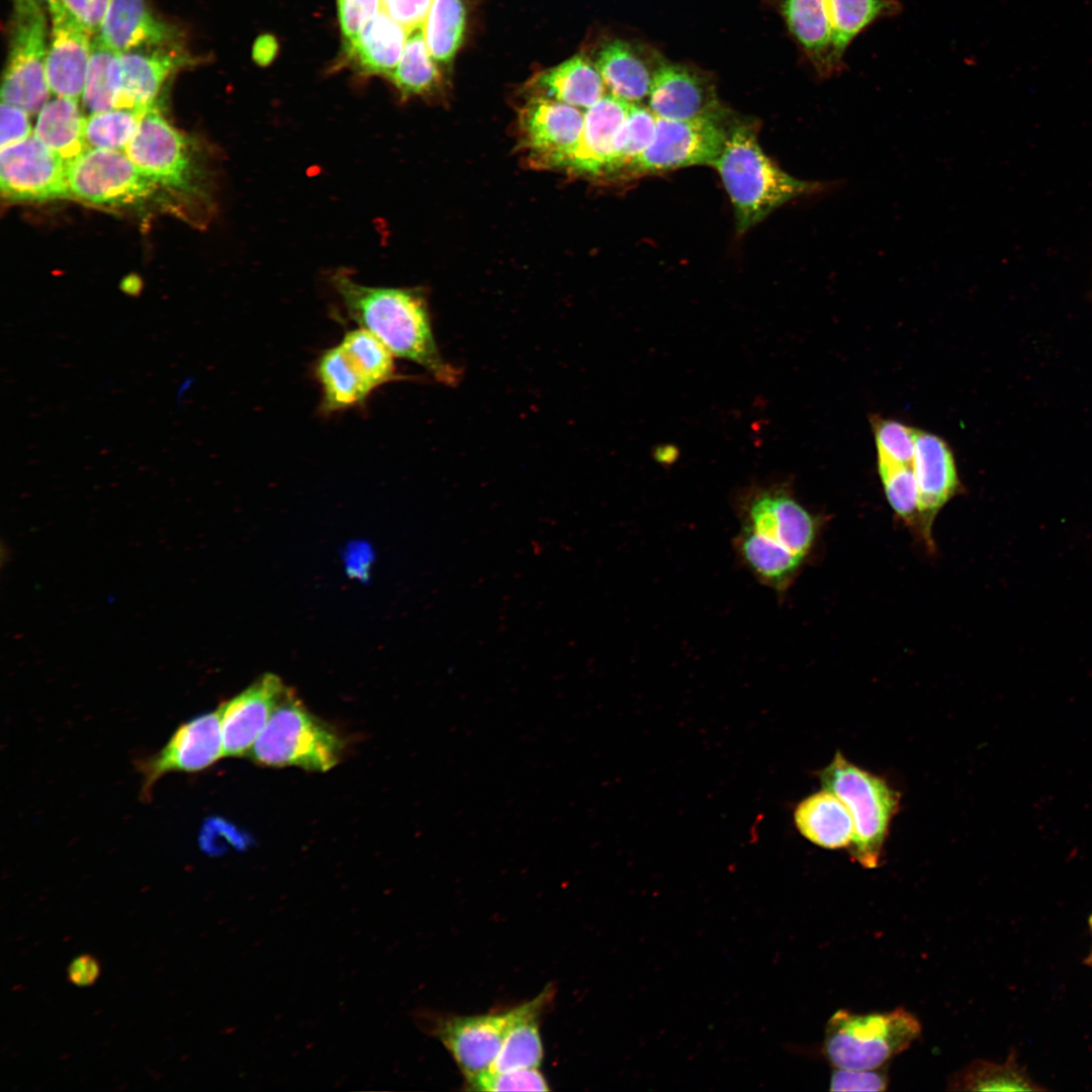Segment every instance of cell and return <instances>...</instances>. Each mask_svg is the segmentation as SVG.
<instances>
[{
  "label": "cell",
  "mask_w": 1092,
  "mask_h": 1092,
  "mask_svg": "<svg viewBox=\"0 0 1092 1092\" xmlns=\"http://www.w3.org/2000/svg\"><path fill=\"white\" fill-rule=\"evenodd\" d=\"M65 10L90 33L98 32L112 0H59Z\"/></svg>",
  "instance_id": "obj_45"
},
{
  "label": "cell",
  "mask_w": 1092,
  "mask_h": 1092,
  "mask_svg": "<svg viewBox=\"0 0 1092 1092\" xmlns=\"http://www.w3.org/2000/svg\"><path fill=\"white\" fill-rule=\"evenodd\" d=\"M224 756L219 710L182 723L157 752L135 760L140 797L152 800L156 783L169 772H198Z\"/></svg>",
  "instance_id": "obj_9"
},
{
  "label": "cell",
  "mask_w": 1092,
  "mask_h": 1092,
  "mask_svg": "<svg viewBox=\"0 0 1092 1092\" xmlns=\"http://www.w3.org/2000/svg\"><path fill=\"white\" fill-rule=\"evenodd\" d=\"M34 1H36V2H37V3H39L40 5H46V6H48V5H49V4H50V3H51V2L53 1V0H34Z\"/></svg>",
  "instance_id": "obj_51"
},
{
  "label": "cell",
  "mask_w": 1092,
  "mask_h": 1092,
  "mask_svg": "<svg viewBox=\"0 0 1092 1092\" xmlns=\"http://www.w3.org/2000/svg\"><path fill=\"white\" fill-rule=\"evenodd\" d=\"M466 7L464 0H434L423 25L425 39L432 58L449 65L458 52L465 34Z\"/></svg>",
  "instance_id": "obj_34"
},
{
  "label": "cell",
  "mask_w": 1092,
  "mask_h": 1092,
  "mask_svg": "<svg viewBox=\"0 0 1092 1092\" xmlns=\"http://www.w3.org/2000/svg\"><path fill=\"white\" fill-rule=\"evenodd\" d=\"M124 153L157 184L187 188L193 162L185 138L153 106L147 109Z\"/></svg>",
  "instance_id": "obj_13"
},
{
  "label": "cell",
  "mask_w": 1092,
  "mask_h": 1092,
  "mask_svg": "<svg viewBox=\"0 0 1092 1092\" xmlns=\"http://www.w3.org/2000/svg\"><path fill=\"white\" fill-rule=\"evenodd\" d=\"M779 8L794 40L817 75L835 73L832 33L826 0H779Z\"/></svg>",
  "instance_id": "obj_23"
},
{
  "label": "cell",
  "mask_w": 1092,
  "mask_h": 1092,
  "mask_svg": "<svg viewBox=\"0 0 1092 1092\" xmlns=\"http://www.w3.org/2000/svg\"><path fill=\"white\" fill-rule=\"evenodd\" d=\"M734 509L737 560L762 585L786 592L815 545L817 518L784 484L750 486L736 496Z\"/></svg>",
  "instance_id": "obj_1"
},
{
  "label": "cell",
  "mask_w": 1092,
  "mask_h": 1092,
  "mask_svg": "<svg viewBox=\"0 0 1092 1092\" xmlns=\"http://www.w3.org/2000/svg\"><path fill=\"white\" fill-rule=\"evenodd\" d=\"M754 121L734 120L723 151L713 167L730 197L739 234L774 210L818 185L799 180L774 163L762 151Z\"/></svg>",
  "instance_id": "obj_3"
},
{
  "label": "cell",
  "mask_w": 1092,
  "mask_h": 1092,
  "mask_svg": "<svg viewBox=\"0 0 1092 1092\" xmlns=\"http://www.w3.org/2000/svg\"><path fill=\"white\" fill-rule=\"evenodd\" d=\"M71 194L95 204L123 205L153 193L155 183L121 151L87 149L67 165Z\"/></svg>",
  "instance_id": "obj_10"
},
{
  "label": "cell",
  "mask_w": 1092,
  "mask_h": 1092,
  "mask_svg": "<svg viewBox=\"0 0 1092 1092\" xmlns=\"http://www.w3.org/2000/svg\"><path fill=\"white\" fill-rule=\"evenodd\" d=\"M189 59L178 44L120 53L116 109L146 111L153 107L165 81Z\"/></svg>",
  "instance_id": "obj_19"
},
{
  "label": "cell",
  "mask_w": 1092,
  "mask_h": 1092,
  "mask_svg": "<svg viewBox=\"0 0 1092 1092\" xmlns=\"http://www.w3.org/2000/svg\"><path fill=\"white\" fill-rule=\"evenodd\" d=\"M470 1089L478 1091H548L544 1076L537 1068L504 1072L484 1071L466 1079Z\"/></svg>",
  "instance_id": "obj_40"
},
{
  "label": "cell",
  "mask_w": 1092,
  "mask_h": 1092,
  "mask_svg": "<svg viewBox=\"0 0 1092 1092\" xmlns=\"http://www.w3.org/2000/svg\"><path fill=\"white\" fill-rule=\"evenodd\" d=\"M122 289L128 294H138L140 282L136 279H127L122 284Z\"/></svg>",
  "instance_id": "obj_49"
},
{
  "label": "cell",
  "mask_w": 1092,
  "mask_h": 1092,
  "mask_svg": "<svg viewBox=\"0 0 1092 1092\" xmlns=\"http://www.w3.org/2000/svg\"><path fill=\"white\" fill-rule=\"evenodd\" d=\"M314 375L322 390L323 415L361 406L374 391L340 344L323 351Z\"/></svg>",
  "instance_id": "obj_26"
},
{
  "label": "cell",
  "mask_w": 1092,
  "mask_h": 1092,
  "mask_svg": "<svg viewBox=\"0 0 1092 1092\" xmlns=\"http://www.w3.org/2000/svg\"><path fill=\"white\" fill-rule=\"evenodd\" d=\"M879 471L892 509L908 525L918 529V488L913 466L879 465Z\"/></svg>",
  "instance_id": "obj_38"
},
{
  "label": "cell",
  "mask_w": 1092,
  "mask_h": 1092,
  "mask_svg": "<svg viewBox=\"0 0 1092 1092\" xmlns=\"http://www.w3.org/2000/svg\"><path fill=\"white\" fill-rule=\"evenodd\" d=\"M728 109L688 120L657 117L648 148L628 167L637 174L712 165L720 157L733 123Z\"/></svg>",
  "instance_id": "obj_8"
},
{
  "label": "cell",
  "mask_w": 1092,
  "mask_h": 1092,
  "mask_svg": "<svg viewBox=\"0 0 1092 1092\" xmlns=\"http://www.w3.org/2000/svg\"><path fill=\"white\" fill-rule=\"evenodd\" d=\"M408 31L380 10L351 41L345 43L347 58L365 75L387 78L396 68Z\"/></svg>",
  "instance_id": "obj_24"
},
{
  "label": "cell",
  "mask_w": 1092,
  "mask_h": 1092,
  "mask_svg": "<svg viewBox=\"0 0 1092 1092\" xmlns=\"http://www.w3.org/2000/svg\"><path fill=\"white\" fill-rule=\"evenodd\" d=\"M345 43L354 39L381 10V0H337Z\"/></svg>",
  "instance_id": "obj_42"
},
{
  "label": "cell",
  "mask_w": 1092,
  "mask_h": 1092,
  "mask_svg": "<svg viewBox=\"0 0 1092 1092\" xmlns=\"http://www.w3.org/2000/svg\"><path fill=\"white\" fill-rule=\"evenodd\" d=\"M831 25V58L835 73L844 66V56L851 42L876 21L896 16L902 10L900 0H826Z\"/></svg>",
  "instance_id": "obj_28"
},
{
  "label": "cell",
  "mask_w": 1092,
  "mask_h": 1092,
  "mask_svg": "<svg viewBox=\"0 0 1092 1092\" xmlns=\"http://www.w3.org/2000/svg\"><path fill=\"white\" fill-rule=\"evenodd\" d=\"M631 104L609 93L587 108L579 145L567 167L593 176L611 173L617 135Z\"/></svg>",
  "instance_id": "obj_21"
},
{
  "label": "cell",
  "mask_w": 1092,
  "mask_h": 1092,
  "mask_svg": "<svg viewBox=\"0 0 1092 1092\" xmlns=\"http://www.w3.org/2000/svg\"><path fill=\"white\" fill-rule=\"evenodd\" d=\"M875 440L879 465H913L916 430L899 422L875 419Z\"/></svg>",
  "instance_id": "obj_39"
},
{
  "label": "cell",
  "mask_w": 1092,
  "mask_h": 1092,
  "mask_svg": "<svg viewBox=\"0 0 1092 1092\" xmlns=\"http://www.w3.org/2000/svg\"><path fill=\"white\" fill-rule=\"evenodd\" d=\"M1088 925H1089V929H1090V933H1091V938H1092V914H1091V915H1090V917H1089V920H1088ZM1085 964H1087V965H1089V966H1091V967H1092V945H1091V950H1090V952H1089L1088 957H1087V958H1086V960H1085Z\"/></svg>",
  "instance_id": "obj_50"
},
{
  "label": "cell",
  "mask_w": 1092,
  "mask_h": 1092,
  "mask_svg": "<svg viewBox=\"0 0 1092 1092\" xmlns=\"http://www.w3.org/2000/svg\"><path fill=\"white\" fill-rule=\"evenodd\" d=\"M288 688L265 673L219 707L224 756H248Z\"/></svg>",
  "instance_id": "obj_17"
},
{
  "label": "cell",
  "mask_w": 1092,
  "mask_h": 1092,
  "mask_svg": "<svg viewBox=\"0 0 1092 1092\" xmlns=\"http://www.w3.org/2000/svg\"><path fill=\"white\" fill-rule=\"evenodd\" d=\"M661 62L652 63L641 49L626 40L613 39L601 47L595 64L611 94L638 104L649 95L654 73Z\"/></svg>",
  "instance_id": "obj_22"
},
{
  "label": "cell",
  "mask_w": 1092,
  "mask_h": 1092,
  "mask_svg": "<svg viewBox=\"0 0 1092 1092\" xmlns=\"http://www.w3.org/2000/svg\"><path fill=\"white\" fill-rule=\"evenodd\" d=\"M48 8L52 20L46 64L49 88L57 97L79 101L92 51V33L59 0H53Z\"/></svg>",
  "instance_id": "obj_16"
},
{
  "label": "cell",
  "mask_w": 1092,
  "mask_h": 1092,
  "mask_svg": "<svg viewBox=\"0 0 1092 1092\" xmlns=\"http://www.w3.org/2000/svg\"><path fill=\"white\" fill-rule=\"evenodd\" d=\"M145 111L112 109L85 118L84 138L88 149L125 150Z\"/></svg>",
  "instance_id": "obj_36"
},
{
  "label": "cell",
  "mask_w": 1092,
  "mask_h": 1092,
  "mask_svg": "<svg viewBox=\"0 0 1092 1092\" xmlns=\"http://www.w3.org/2000/svg\"><path fill=\"white\" fill-rule=\"evenodd\" d=\"M583 122L580 108L541 94L531 96L520 112L526 148L536 161L550 167H567L579 145Z\"/></svg>",
  "instance_id": "obj_14"
},
{
  "label": "cell",
  "mask_w": 1092,
  "mask_h": 1092,
  "mask_svg": "<svg viewBox=\"0 0 1092 1092\" xmlns=\"http://www.w3.org/2000/svg\"><path fill=\"white\" fill-rule=\"evenodd\" d=\"M433 1L381 0V10L410 32L423 27Z\"/></svg>",
  "instance_id": "obj_43"
},
{
  "label": "cell",
  "mask_w": 1092,
  "mask_h": 1092,
  "mask_svg": "<svg viewBox=\"0 0 1092 1092\" xmlns=\"http://www.w3.org/2000/svg\"><path fill=\"white\" fill-rule=\"evenodd\" d=\"M794 821L805 838L822 848H848L853 840V822L847 807L825 789L798 804Z\"/></svg>",
  "instance_id": "obj_25"
},
{
  "label": "cell",
  "mask_w": 1092,
  "mask_h": 1092,
  "mask_svg": "<svg viewBox=\"0 0 1092 1092\" xmlns=\"http://www.w3.org/2000/svg\"><path fill=\"white\" fill-rule=\"evenodd\" d=\"M78 101L57 97L38 112L34 135L68 165L88 149Z\"/></svg>",
  "instance_id": "obj_29"
},
{
  "label": "cell",
  "mask_w": 1092,
  "mask_h": 1092,
  "mask_svg": "<svg viewBox=\"0 0 1092 1092\" xmlns=\"http://www.w3.org/2000/svg\"><path fill=\"white\" fill-rule=\"evenodd\" d=\"M649 108L658 117L688 120L722 113L710 74L685 64L661 62L649 92Z\"/></svg>",
  "instance_id": "obj_15"
},
{
  "label": "cell",
  "mask_w": 1092,
  "mask_h": 1092,
  "mask_svg": "<svg viewBox=\"0 0 1092 1092\" xmlns=\"http://www.w3.org/2000/svg\"><path fill=\"white\" fill-rule=\"evenodd\" d=\"M432 58L423 27L408 32L399 62L388 77L401 98L422 96L438 89L442 74Z\"/></svg>",
  "instance_id": "obj_31"
},
{
  "label": "cell",
  "mask_w": 1092,
  "mask_h": 1092,
  "mask_svg": "<svg viewBox=\"0 0 1092 1092\" xmlns=\"http://www.w3.org/2000/svg\"><path fill=\"white\" fill-rule=\"evenodd\" d=\"M950 1090L964 1091H1041L1014 1053L1004 1063L977 1060L958 1072L949 1082Z\"/></svg>",
  "instance_id": "obj_32"
},
{
  "label": "cell",
  "mask_w": 1092,
  "mask_h": 1092,
  "mask_svg": "<svg viewBox=\"0 0 1092 1092\" xmlns=\"http://www.w3.org/2000/svg\"><path fill=\"white\" fill-rule=\"evenodd\" d=\"M331 283L347 316L375 336L394 357L423 367L444 385L458 384L461 372L440 353L420 289L364 285L343 270L332 274Z\"/></svg>",
  "instance_id": "obj_2"
},
{
  "label": "cell",
  "mask_w": 1092,
  "mask_h": 1092,
  "mask_svg": "<svg viewBox=\"0 0 1092 1092\" xmlns=\"http://www.w3.org/2000/svg\"><path fill=\"white\" fill-rule=\"evenodd\" d=\"M822 788L837 796L853 822L850 857L866 869L879 866L900 794L888 782L848 761L837 751L819 772Z\"/></svg>",
  "instance_id": "obj_4"
},
{
  "label": "cell",
  "mask_w": 1092,
  "mask_h": 1092,
  "mask_svg": "<svg viewBox=\"0 0 1092 1092\" xmlns=\"http://www.w3.org/2000/svg\"><path fill=\"white\" fill-rule=\"evenodd\" d=\"M98 36L118 53L177 46V28L154 14L146 0H112Z\"/></svg>",
  "instance_id": "obj_20"
},
{
  "label": "cell",
  "mask_w": 1092,
  "mask_h": 1092,
  "mask_svg": "<svg viewBox=\"0 0 1092 1092\" xmlns=\"http://www.w3.org/2000/svg\"><path fill=\"white\" fill-rule=\"evenodd\" d=\"M539 996L507 1012L438 1019L434 1034L450 1052L466 1079L490 1068L510 1028Z\"/></svg>",
  "instance_id": "obj_11"
},
{
  "label": "cell",
  "mask_w": 1092,
  "mask_h": 1092,
  "mask_svg": "<svg viewBox=\"0 0 1092 1092\" xmlns=\"http://www.w3.org/2000/svg\"><path fill=\"white\" fill-rule=\"evenodd\" d=\"M99 972V963L91 954H81L75 958L67 969L69 982L78 987L92 985L98 978Z\"/></svg>",
  "instance_id": "obj_46"
},
{
  "label": "cell",
  "mask_w": 1092,
  "mask_h": 1092,
  "mask_svg": "<svg viewBox=\"0 0 1092 1092\" xmlns=\"http://www.w3.org/2000/svg\"><path fill=\"white\" fill-rule=\"evenodd\" d=\"M120 84V53L110 49L97 35L82 94L83 105L92 114L116 109Z\"/></svg>",
  "instance_id": "obj_33"
},
{
  "label": "cell",
  "mask_w": 1092,
  "mask_h": 1092,
  "mask_svg": "<svg viewBox=\"0 0 1092 1092\" xmlns=\"http://www.w3.org/2000/svg\"><path fill=\"white\" fill-rule=\"evenodd\" d=\"M1 149L20 143L33 134L28 113L22 108L1 103Z\"/></svg>",
  "instance_id": "obj_44"
},
{
  "label": "cell",
  "mask_w": 1092,
  "mask_h": 1092,
  "mask_svg": "<svg viewBox=\"0 0 1092 1092\" xmlns=\"http://www.w3.org/2000/svg\"><path fill=\"white\" fill-rule=\"evenodd\" d=\"M912 466L918 488V529L930 545L933 521L959 486L956 464L950 449L941 438L916 430Z\"/></svg>",
  "instance_id": "obj_18"
},
{
  "label": "cell",
  "mask_w": 1092,
  "mask_h": 1092,
  "mask_svg": "<svg viewBox=\"0 0 1092 1092\" xmlns=\"http://www.w3.org/2000/svg\"><path fill=\"white\" fill-rule=\"evenodd\" d=\"M276 51V41L269 35L261 36L255 43L253 57L259 64L269 63Z\"/></svg>",
  "instance_id": "obj_47"
},
{
  "label": "cell",
  "mask_w": 1092,
  "mask_h": 1092,
  "mask_svg": "<svg viewBox=\"0 0 1092 1092\" xmlns=\"http://www.w3.org/2000/svg\"><path fill=\"white\" fill-rule=\"evenodd\" d=\"M537 94L577 108H589L606 95V85L587 57L575 55L549 68L533 81Z\"/></svg>",
  "instance_id": "obj_27"
},
{
  "label": "cell",
  "mask_w": 1092,
  "mask_h": 1092,
  "mask_svg": "<svg viewBox=\"0 0 1092 1092\" xmlns=\"http://www.w3.org/2000/svg\"><path fill=\"white\" fill-rule=\"evenodd\" d=\"M657 116L648 107L631 104L626 120L616 140V152L611 173L628 168L650 145L655 133Z\"/></svg>",
  "instance_id": "obj_37"
},
{
  "label": "cell",
  "mask_w": 1092,
  "mask_h": 1092,
  "mask_svg": "<svg viewBox=\"0 0 1092 1092\" xmlns=\"http://www.w3.org/2000/svg\"><path fill=\"white\" fill-rule=\"evenodd\" d=\"M47 32L42 5L34 0H14L1 97L2 102L18 106L28 114L38 113L49 101Z\"/></svg>",
  "instance_id": "obj_7"
},
{
  "label": "cell",
  "mask_w": 1092,
  "mask_h": 1092,
  "mask_svg": "<svg viewBox=\"0 0 1092 1092\" xmlns=\"http://www.w3.org/2000/svg\"><path fill=\"white\" fill-rule=\"evenodd\" d=\"M344 746L342 737L288 688L248 756L266 766L327 771L338 764Z\"/></svg>",
  "instance_id": "obj_6"
},
{
  "label": "cell",
  "mask_w": 1092,
  "mask_h": 1092,
  "mask_svg": "<svg viewBox=\"0 0 1092 1092\" xmlns=\"http://www.w3.org/2000/svg\"><path fill=\"white\" fill-rule=\"evenodd\" d=\"M340 345L373 390L399 378L394 355L368 331L362 328L349 331Z\"/></svg>",
  "instance_id": "obj_35"
},
{
  "label": "cell",
  "mask_w": 1092,
  "mask_h": 1092,
  "mask_svg": "<svg viewBox=\"0 0 1092 1092\" xmlns=\"http://www.w3.org/2000/svg\"><path fill=\"white\" fill-rule=\"evenodd\" d=\"M0 181L9 200L43 201L71 194L67 164L34 133L1 149Z\"/></svg>",
  "instance_id": "obj_12"
},
{
  "label": "cell",
  "mask_w": 1092,
  "mask_h": 1092,
  "mask_svg": "<svg viewBox=\"0 0 1092 1092\" xmlns=\"http://www.w3.org/2000/svg\"><path fill=\"white\" fill-rule=\"evenodd\" d=\"M889 1085L887 1072L877 1069L834 1068L829 1081L831 1091H885Z\"/></svg>",
  "instance_id": "obj_41"
},
{
  "label": "cell",
  "mask_w": 1092,
  "mask_h": 1092,
  "mask_svg": "<svg viewBox=\"0 0 1092 1092\" xmlns=\"http://www.w3.org/2000/svg\"><path fill=\"white\" fill-rule=\"evenodd\" d=\"M677 456L676 450L671 446H663L657 448L655 452V458L662 463H670Z\"/></svg>",
  "instance_id": "obj_48"
},
{
  "label": "cell",
  "mask_w": 1092,
  "mask_h": 1092,
  "mask_svg": "<svg viewBox=\"0 0 1092 1092\" xmlns=\"http://www.w3.org/2000/svg\"><path fill=\"white\" fill-rule=\"evenodd\" d=\"M920 1034V1021L904 1008L868 1014L840 1009L825 1025L822 1053L833 1068L877 1069Z\"/></svg>",
  "instance_id": "obj_5"
},
{
  "label": "cell",
  "mask_w": 1092,
  "mask_h": 1092,
  "mask_svg": "<svg viewBox=\"0 0 1092 1092\" xmlns=\"http://www.w3.org/2000/svg\"><path fill=\"white\" fill-rule=\"evenodd\" d=\"M551 995L549 989H546L539 995L536 1005L510 1028L488 1071L504 1072L540 1066L543 1046L538 1018Z\"/></svg>",
  "instance_id": "obj_30"
}]
</instances>
